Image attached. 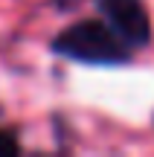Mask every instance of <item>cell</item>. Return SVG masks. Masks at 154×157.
Instances as JSON below:
<instances>
[{
  "label": "cell",
  "instance_id": "1",
  "mask_svg": "<svg viewBox=\"0 0 154 157\" xmlns=\"http://www.w3.org/2000/svg\"><path fill=\"white\" fill-rule=\"evenodd\" d=\"M52 47H55V52L85 64H122L128 58L125 41L99 21H81L64 29Z\"/></svg>",
  "mask_w": 154,
  "mask_h": 157
},
{
  "label": "cell",
  "instance_id": "2",
  "mask_svg": "<svg viewBox=\"0 0 154 157\" xmlns=\"http://www.w3.org/2000/svg\"><path fill=\"white\" fill-rule=\"evenodd\" d=\"M99 12L108 17L111 29L119 35L125 44H145L151 35L148 12L143 0H96Z\"/></svg>",
  "mask_w": 154,
  "mask_h": 157
},
{
  "label": "cell",
  "instance_id": "3",
  "mask_svg": "<svg viewBox=\"0 0 154 157\" xmlns=\"http://www.w3.org/2000/svg\"><path fill=\"white\" fill-rule=\"evenodd\" d=\"M12 154H17V140L9 131H0V157H12Z\"/></svg>",
  "mask_w": 154,
  "mask_h": 157
}]
</instances>
